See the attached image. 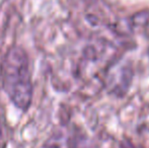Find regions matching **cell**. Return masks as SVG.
<instances>
[{
	"label": "cell",
	"instance_id": "obj_1",
	"mask_svg": "<svg viewBox=\"0 0 149 148\" xmlns=\"http://www.w3.org/2000/svg\"><path fill=\"white\" fill-rule=\"evenodd\" d=\"M0 77L5 93L14 107L22 112L30 109L33 101V80L30 59L26 50L12 46L0 64Z\"/></svg>",
	"mask_w": 149,
	"mask_h": 148
},
{
	"label": "cell",
	"instance_id": "obj_2",
	"mask_svg": "<svg viewBox=\"0 0 149 148\" xmlns=\"http://www.w3.org/2000/svg\"><path fill=\"white\" fill-rule=\"evenodd\" d=\"M0 148H5V142H4L3 135H2L1 127H0Z\"/></svg>",
	"mask_w": 149,
	"mask_h": 148
}]
</instances>
